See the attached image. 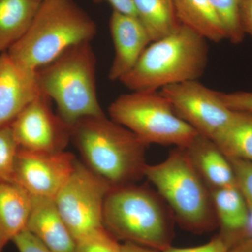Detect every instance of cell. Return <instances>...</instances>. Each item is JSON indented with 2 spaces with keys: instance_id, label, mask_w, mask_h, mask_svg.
<instances>
[{
  "instance_id": "obj_27",
  "label": "cell",
  "mask_w": 252,
  "mask_h": 252,
  "mask_svg": "<svg viewBox=\"0 0 252 252\" xmlns=\"http://www.w3.org/2000/svg\"><path fill=\"white\" fill-rule=\"evenodd\" d=\"M12 242L19 252H53L27 229L16 235Z\"/></svg>"
},
{
  "instance_id": "obj_28",
  "label": "cell",
  "mask_w": 252,
  "mask_h": 252,
  "mask_svg": "<svg viewBox=\"0 0 252 252\" xmlns=\"http://www.w3.org/2000/svg\"><path fill=\"white\" fill-rule=\"evenodd\" d=\"M229 248L220 235L214 237L208 243L193 248H173L170 247L162 252H228Z\"/></svg>"
},
{
  "instance_id": "obj_6",
  "label": "cell",
  "mask_w": 252,
  "mask_h": 252,
  "mask_svg": "<svg viewBox=\"0 0 252 252\" xmlns=\"http://www.w3.org/2000/svg\"><path fill=\"white\" fill-rule=\"evenodd\" d=\"M144 176L171 207L182 228L194 233L216 228L218 220L210 189L185 149L177 147L163 161L146 165Z\"/></svg>"
},
{
  "instance_id": "obj_15",
  "label": "cell",
  "mask_w": 252,
  "mask_h": 252,
  "mask_svg": "<svg viewBox=\"0 0 252 252\" xmlns=\"http://www.w3.org/2000/svg\"><path fill=\"white\" fill-rule=\"evenodd\" d=\"M220 225V236L229 250L248 237L250 212L238 186L210 189Z\"/></svg>"
},
{
  "instance_id": "obj_23",
  "label": "cell",
  "mask_w": 252,
  "mask_h": 252,
  "mask_svg": "<svg viewBox=\"0 0 252 252\" xmlns=\"http://www.w3.org/2000/svg\"><path fill=\"white\" fill-rule=\"evenodd\" d=\"M19 149L11 126L0 127V181H13L15 160ZM14 182V181H13Z\"/></svg>"
},
{
  "instance_id": "obj_35",
  "label": "cell",
  "mask_w": 252,
  "mask_h": 252,
  "mask_svg": "<svg viewBox=\"0 0 252 252\" xmlns=\"http://www.w3.org/2000/svg\"></svg>"
},
{
  "instance_id": "obj_17",
  "label": "cell",
  "mask_w": 252,
  "mask_h": 252,
  "mask_svg": "<svg viewBox=\"0 0 252 252\" xmlns=\"http://www.w3.org/2000/svg\"><path fill=\"white\" fill-rule=\"evenodd\" d=\"M32 197L13 181H0V245L4 248L27 228Z\"/></svg>"
},
{
  "instance_id": "obj_13",
  "label": "cell",
  "mask_w": 252,
  "mask_h": 252,
  "mask_svg": "<svg viewBox=\"0 0 252 252\" xmlns=\"http://www.w3.org/2000/svg\"><path fill=\"white\" fill-rule=\"evenodd\" d=\"M109 29L115 54L109 69V79L120 81L135 65L152 41L143 24L135 16L113 11Z\"/></svg>"
},
{
  "instance_id": "obj_24",
  "label": "cell",
  "mask_w": 252,
  "mask_h": 252,
  "mask_svg": "<svg viewBox=\"0 0 252 252\" xmlns=\"http://www.w3.org/2000/svg\"><path fill=\"white\" fill-rule=\"evenodd\" d=\"M74 252H122V245L102 228L77 240Z\"/></svg>"
},
{
  "instance_id": "obj_7",
  "label": "cell",
  "mask_w": 252,
  "mask_h": 252,
  "mask_svg": "<svg viewBox=\"0 0 252 252\" xmlns=\"http://www.w3.org/2000/svg\"><path fill=\"white\" fill-rule=\"evenodd\" d=\"M111 119L132 131L146 144L185 148L198 132L181 119L159 91L123 94L111 104Z\"/></svg>"
},
{
  "instance_id": "obj_10",
  "label": "cell",
  "mask_w": 252,
  "mask_h": 252,
  "mask_svg": "<svg viewBox=\"0 0 252 252\" xmlns=\"http://www.w3.org/2000/svg\"><path fill=\"white\" fill-rule=\"evenodd\" d=\"M77 158L64 150L33 152L18 149L13 181L32 196L54 199L74 170Z\"/></svg>"
},
{
  "instance_id": "obj_34",
  "label": "cell",
  "mask_w": 252,
  "mask_h": 252,
  "mask_svg": "<svg viewBox=\"0 0 252 252\" xmlns=\"http://www.w3.org/2000/svg\"><path fill=\"white\" fill-rule=\"evenodd\" d=\"M3 250V248H1V245H0V252H1V250Z\"/></svg>"
},
{
  "instance_id": "obj_3",
  "label": "cell",
  "mask_w": 252,
  "mask_h": 252,
  "mask_svg": "<svg viewBox=\"0 0 252 252\" xmlns=\"http://www.w3.org/2000/svg\"><path fill=\"white\" fill-rule=\"evenodd\" d=\"M96 33L94 19L74 1L49 0L41 3L27 32L6 52L36 71L72 46L91 42Z\"/></svg>"
},
{
  "instance_id": "obj_16",
  "label": "cell",
  "mask_w": 252,
  "mask_h": 252,
  "mask_svg": "<svg viewBox=\"0 0 252 252\" xmlns=\"http://www.w3.org/2000/svg\"><path fill=\"white\" fill-rule=\"evenodd\" d=\"M184 149L210 190L237 186L229 160L211 139L198 133Z\"/></svg>"
},
{
  "instance_id": "obj_33",
  "label": "cell",
  "mask_w": 252,
  "mask_h": 252,
  "mask_svg": "<svg viewBox=\"0 0 252 252\" xmlns=\"http://www.w3.org/2000/svg\"><path fill=\"white\" fill-rule=\"evenodd\" d=\"M34 1H37V2L41 3L44 2V1H49V0H34Z\"/></svg>"
},
{
  "instance_id": "obj_32",
  "label": "cell",
  "mask_w": 252,
  "mask_h": 252,
  "mask_svg": "<svg viewBox=\"0 0 252 252\" xmlns=\"http://www.w3.org/2000/svg\"><path fill=\"white\" fill-rule=\"evenodd\" d=\"M228 252H252V235L232 247Z\"/></svg>"
},
{
  "instance_id": "obj_30",
  "label": "cell",
  "mask_w": 252,
  "mask_h": 252,
  "mask_svg": "<svg viewBox=\"0 0 252 252\" xmlns=\"http://www.w3.org/2000/svg\"><path fill=\"white\" fill-rule=\"evenodd\" d=\"M94 1L96 3L106 1L112 6L113 11L137 17L133 0H94Z\"/></svg>"
},
{
  "instance_id": "obj_25",
  "label": "cell",
  "mask_w": 252,
  "mask_h": 252,
  "mask_svg": "<svg viewBox=\"0 0 252 252\" xmlns=\"http://www.w3.org/2000/svg\"><path fill=\"white\" fill-rule=\"evenodd\" d=\"M233 168L237 186L246 200L250 212L248 237L252 235V162L228 158Z\"/></svg>"
},
{
  "instance_id": "obj_22",
  "label": "cell",
  "mask_w": 252,
  "mask_h": 252,
  "mask_svg": "<svg viewBox=\"0 0 252 252\" xmlns=\"http://www.w3.org/2000/svg\"><path fill=\"white\" fill-rule=\"evenodd\" d=\"M243 0H210L223 25L227 39L234 44H240L245 34L240 25V5Z\"/></svg>"
},
{
  "instance_id": "obj_1",
  "label": "cell",
  "mask_w": 252,
  "mask_h": 252,
  "mask_svg": "<svg viewBox=\"0 0 252 252\" xmlns=\"http://www.w3.org/2000/svg\"><path fill=\"white\" fill-rule=\"evenodd\" d=\"M86 165L112 187L132 185L143 177L148 144L105 115L87 117L70 128Z\"/></svg>"
},
{
  "instance_id": "obj_2",
  "label": "cell",
  "mask_w": 252,
  "mask_h": 252,
  "mask_svg": "<svg viewBox=\"0 0 252 252\" xmlns=\"http://www.w3.org/2000/svg\"><path fill=\"white\" fill-rule=\"evenodd\" d=\"M207 41L180 25L168 35L152 41L135 65L119 81L133 92H152L165 86L198 80L208 63Z\"/></svg>"
},
{
  "instance_id": "obj_9",
  "label": "cell",
  "mask_w": 252,
  "mask_h": 252,
  "mask_svg": "<svg viewBox=\"0 0 252 252\" xmlns=\"http://www.w3.org/2000/svg\"><path fill=\"white\" fill-rule=\"evenodd\" d=\"M159 92L170 101L181 119L210 139L228 125L234 116L235 111L225 105L220 92L198 80L165 86Z\"/></svg>"
},
{
  "instance_id": "obj_8",
  "label": "cell",
  "mask_w": 252,
  "mask_h": 252,
  "mask_svg": "<svg viewBox=\"0 0 252 252\" xmlns=\"http://www.w3.org/2000/svg\"><path fill=\"white\" fill-rule=\"evenodd\" d=\"M112 188L86 165L76 160L74 170L54 198L75 241L104 228V200Z\"/></svg>"
},
{
  "instance_id": "obj_26",
  "label": "cell",
  "mask_w": 252,
  "mask_h": 252,
  "mask_svg": "<svg viewBox=\"0 0 252 252\" xmlns=\"http://www.w3.org/2000/svg\"><path fill=\"white\" fill-rule=\"evenodd\" d=\"M220 98L233 111L252 112V91L220 92Z\"/></svg>"
},
{
  "instance_id": "obj_21",
  "label": "cell",
  "mask_w": 252,
  "mask_h": 252,
  "mask_svg": "<svg viewBox=\"0 0 252 252\" xmlns=\"http://www.w3.org/2000/svg\"><path fill=\"white\" fill-rule=\"evenodd\" d=\"M137 18L152 41L168 35L180 26L173 0H133Z\"/></svg>"
},
{
  "instance_id": "obj_5",
  "label": "cell",
  "mask_w": 252,
  "mask_h": 252,
  "mask_svg": "<svg viewBox=\"0 0 252 252\" xmlns=\"http://www.w3.org/2000/svg\"><path fill=\"white\" fill-rule=\"evenodd\" d=\"M103 226L117 240L163 252L172 246L173 225L161 200L144 187H112L104 200Z\"/></svg>"
},
{
  "instance_id": "obj_11",
  "label": "cell",
  "mask_w": 252,
  "mask_h": 252,
  "mask_svg": "<svg viewBox=\"0 0 252 252\" xmlns=\"http://www.w3.org/2000/svg\"><path fill=\"white\" fill-rule=\"evenodd\" d=\"M51 99L44 93L28 104L10 124L18 147L33 152L64 150L70 140V128L54 114Z\"/></svg>"
},
{
  "instance_id": "obj_29",
  "label": "cell",
  "mask_w": 252,
  "mask_h": 252,
  "mask_svg": "<svg viewBox=\"0 0 252 252\" xmlns=\"http://www.w3.org/2000/svg\"><path fill=\"white\" fill-rule=\"evenodd\" d=\"M239 16L244 33L252 36V0H243L240 5Z\"/></svg>"
},
{
  "instance_id": "obj_31",
  "label": "cell",
  "mask_w": 252,
  "mask_h": 252,
  "mask_svg": "<svg viewBox=\"0 0 252 252\" xmlns=\"http://www.w3.org/2000/svg\"><path fill=\"white\" fill-rule=\"evenodd\" d=\"M122 252H162L132 243H124L122 245Z\"/></svg>"
},
{
  "instance_id": "obj_12",
  "label": "cell",
  "mask_w": 252,
  "mask_h": 252,
  "mask_svg": "<svg viewBox=\"0 0 252 252\" xmlns=\"http://www.w3.org/2000/svg\"><path fill=\"white\" fill-rule=\"evenodd\" d=\"M36 71L0 54V127L9 125L41 94Z\"/></svg>"
},
{
  "instance_id": "obj_4",
  "label": "cell",
  "mask_w": 252,
  "mask_h": 252,
  "mask_svg": "<svg viewBox=\"0 0 252 252\" xmlns=\"http://www.w3.org/2000/svg\"><path fill=\"white\" fill-rule=\"evenodd\" d=\"M41 92L54 100L69 128L87 117L104 115L96 87V57L91 42L69 48L36 70Z\"/></svg>"
},
{
  "instance_id": "obj_19",
  "label": "cell",
  "mask_w": 252,
  "mask_h": 252,
  "mask_svg": "<svg viewBox=\"0 0 252 252\" xmlns=\"http://www.w3.org/2000/svg\"><path fill=\"white\" fill-rule=\"evenodd\" d=\"M40 4L34 0H0V54L24 35Z\"/></svg>"
},
{
  "instance_id": "obj_20",
  "label": "cell",
  "mask_w": 252,
  "mask_h": 252,
  "mask_svg": "<svg viewBox=\"0 0 252 252\" xmlns=\"http://www.w3.org/2000/svg\"><path fill=\"white\" fill-rule=\"evenodd\" d=\"M211 140L228 158L252 162V112L235 111L228 125Z\"/></svg>"
},
{
  "instance_id": "obj_18",
  "label": "cell",
  "mask_w": 252,
  "mask_h": 252,
  "mask_svg": "<svg viewBox=\"0 0 252 252\" xmlns=\"http://www.w3.org/2000/svg\"><path fill=\"white\" fill-rule=\"evenodd\" d=\"M173 4L181 25L207 41L218 43L227 39L223 25L210 0H173Z\"/></svg>"
},
{
  "instance_id": "obj_14",
  "label": "cell",
  "mask_w": 252,
  "mask_h": 252,
  "mask_svg": "<svg viewBox=\"0 0 252 252\" xmlns=\"http://www.w3.org/2000/svg\"><path fill=\"white\" fill-rule=\"evenodd\" d=\"M32 197L26 229L53 252H74L76 241L68 229L54 199Z\"/></svg>"
}]
</instances>
